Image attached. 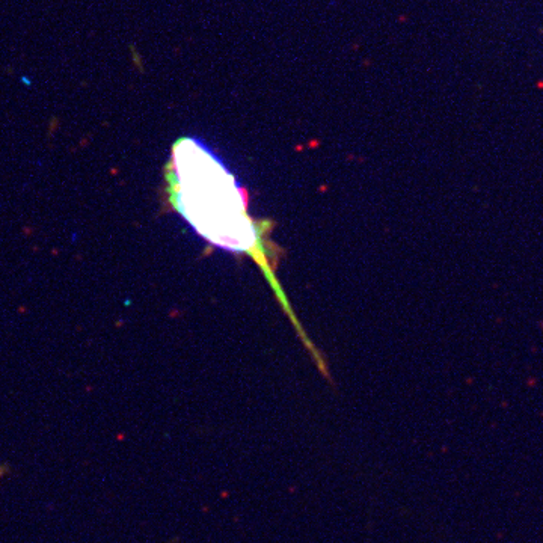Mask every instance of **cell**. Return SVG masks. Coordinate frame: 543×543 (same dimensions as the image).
Returning <instances> with one entry per match:
<instances>
[{"mask_svg": "<svg viewBox=\"0 0 543 543\" xmlns=\"http://www.w3.org/2000/svg\"><path fill=\"white\" fill-rule=\"evenodd\" d=\"M168 180L172 207L189 225L212 244L254 258L288 311L269 263L264 230L247 215L246 193L222 158L199 139L183 138L172 148Z\"/></svg>", "mask_w": 543, "mask_h": 543, "instance_id": "6da1fadb", "label": "cell"}]
</instances>
